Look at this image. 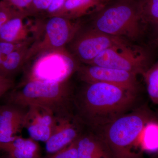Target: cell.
Instances as JSON below:
<instances>
[{
    "label": "cell",
    "mask_w": 158,
    "mask_h": 158,
    "mask_svg": "<svg viewBox=\"0 0 158 158\" xmlns=\"http://www.w3.org/2000/svg\"><path fill=\"white\" fill-rule=\"evenodd\" d=\"M135 93L107 83H86L77 99L80 116L91 126H106L123 115L134 102Z\"/></svg>",
    "instance_id": "obj_1"
},
{
    "label": "cell",
    "mask_w": 158,
    "mask_h": 158,
    "mask_svg": "<svg viewBox=\"0 0 158 158\" xmlns=\"http://www.w3.org/2000/svg\"><path fill=\"white\" fill-rule=\"evenodd\" d=\"M5 95L6 104L23 108L32 105L42 106L51 110L56 116L70 114L68 107L71 90L68 81H25Z\"/></svg>",
    "instance_id": "obj_2"
},
{
    "label": "cell",
    "mask_w": 158,
    "mask_h": 158,
    "mask_svg": "<svg viewBox=\"0 0 158 158\" xmlns=\"http://www.w3.org/2000/svg\"><path fill=\"white\" fill-rule=\"evenodd\" d=\"M91 15L93 28L129 41L140 38L147 25L141 17L137 0H110Z\"/></svg>",
    "instance_id": "obj_3"
},
{
    "label": "cell",
    "mask_w": 158,
    "mask_h": 158,
    "mask_svg": "<svg viewBox=\"0 0 158 158\" xmlns=\"http://www.w3.org/2000/svg\"><path fill=\"white\" fill-rule=\"evenodd\" d=\"M156 118L148 109L143 108L122 115L105 126L103 141L112 158H138L134 148L140 146L144 129Z\"/></svg>",
    "instance_id": "obj_4"
},
{
    "label": "cell",
    "mask_w": 158,
    "mask_h": 158,
    "mask_svg": "<svg viewBox=\"0 0 158 158\" xmlns=\"http://www.w3.org/2000/svg\"><path fill=\"white\" fill-rule=\"evenodd\" d=\"M43 20L36 39L29 47L26 64L44 53L65 48L82 24L79 22L58 16Z\"/></svg>",
    "instance_id": "obj_5"
},
{
    "label": "cell",
    "mask_w": 158,
    "mask_h": 158,
    "mask_svg": "<svg viewBox=\"0 0 158 158\" xmlns=\"http://www.w3.org/2000/svg\"><path fill=\"white\" fill-rule=\"evenodd\" d=\"M65 48L49 51L36 57L25 80L45 81H67L79 66Z\"/></svg>",
    "instance_id": "obj_6"
},
{
    "label": "cell",
    "mask_w": 158,
    "mask_h": 158,
    "mask_svg": "<svg viewBox=\"0 0 158 158\" xmlns=\"http://www.w3.org/2000/svg\"><path fill=\"white\" fill-rule=\"evenodd\" d=\"M129 42L124 38L106 34L91 27L84 29L82 26L68 44L69 52L74 58L88 65L106 50Z\"/></svg>",
    "instance_id": "obj_7"
},
{
    "label": "cell",
    "mask_w": 158,
    "mask_h": 158,
    "mask_svg": "<svg viewBox=\"0 0 158 158\" xmlns=\"http://www.w3.org/2000/svg\"><path fill=\"white\" fill-rule=\"evenodd\" d=\"M148 55L144 49L129 42L106 50L88 65L143 74L148 68Z\"/></svg>",
    "instance_id": "obj_8"
},
{
    "label": "cell",
    "mask_w": 158,
    "mask_h": 158,
    "mask_svg": "<svg viewBox=\"0 0 158 158\" xmlns=\"http://www.w3.org/2000/svg\"><path fill=\"white\" fill-rule=\"evenodd\" d=\"M77 71L80 79L86 83L102 82L135 92L137 90V75L132 73L89 65L79 66Z\"/></svg>",
    "instance_id": "obj_9"
},
{
    "label": "cell",
    "mask_w": 158,
    "mask_h": 158,
    "mask_svg": "<svg viewBox=\"0 0 158 158\" xmlns=\"http://www.w3.org/2000/svg\"><path fill=\"white\" fill-rule=\"evenodd\" d=\"M56 116L51 110L38 105L27 107L23 120V128L27 131L30 138L37 141L45 142L50 137Z\"/></svg>",
    "instance_id": "obj_10"
},
{
    "label": "cell",
    "mask_w": 158,
    "mask_h": 158,
    "mask_svg": "<svg viewBox=\"0 0 158 158\" xmlns=\"http://www.w3.org/2000/svg\"><path fill=\"white\" fill-rule=\"evenodd\" d=\"M77 122L70 114L56 116L52 132L45 142L48 154H52L71 144L81 135Z\"/></svg>",
    "instance_id": "obj_11"
},
{
    "label": "cell",
    "mask_w": 158,
    "mask_h": 158,
    "mask_svg": "<svg viewBox=\"0 0 158 158\" xmlns=\"http://www.w3.org/2000/svg\"><path fill=\"white\" fill-rule=\"evenodd\" d=\"M27 16L18 15L8 21L0 30V41L32 44L40 29L42 19H38L34 23H27L25 20Z\"/></svg>",
    "instance_id": "obj_12"
},
{
    "label": "cell",
    "mask_w": 158,
    "mask_h": 158,
    "mask_svg": "<svg viewBox=\"0 0 158 158\" xmlns=\"http://www.w3.org/2000/svg\"><path fill=\"white\" fill-rule=\"evenodd\" d=\"M27 108L6 104L0 105V144L12 141L23 128Z\"/></svg>",
    "instance_id": "obj_13"
},
{
    "label": "cell",
    "mask_w": 158,
    "mask_h": 158,
    "mask_svg": "<svg viewBox=\"0 0 158 158\" xmlns=\"http://www.w3.org/2000/svg\"><path fill=\"white\" fill-rule=\"evenodd\" d=\"M110 0H65L59 11L53 16L76 20L96 13L105 7Z\"/></svg>",
    "instance_id": "obj_14"
},
{
    "label": "cell",
    "mask_w": 158,
    "mask_h": 158,
    "mask_svg": "<svg viewBox=\"0 0 158 158\" xmlns=\"http://www.w3.org/2000/svg\"><path fill=\"white\" fill-rule=\"evenodd\" d=\"M3 151L14 158H41L39 144L32 138L17 136L8 143L0 144Z\"/></svg>",
    "instance_id": "obj_15"
},
{
    "label": "cell",
    "mask_w": 158,
    "mask_h": 158,
    "mask_svg": "<svg viewBox=\"0 0 158 158\" xmlns=\"http://www.w3.org/2000/svg\"><path fill=\"white\" fill-rule=\"evenodd\" d=\"M78 158H111L103 141L90 135H81L78 139Z\"/></svg>",
    "instance_id": "obj_16"
},
{
    "label": "cell",
    "mask_w": 158,
    "mask_h": 158,
    "mask_svg": "<svg viewBox=\"0 0 158 158\" xmlns=\"http://www.w3.org/2000/svg\"><path fill=\"white\" fill-rule=\"evenodd\" d=\"M30 46H26L6 56L0 71V76L13 79V76L23 68L26 64Z\"/></svg>",
    "instance_id": "obj_17"
},
{
    "label": "cell",
    "mask_w": 158,
    "mask_h": 158,
    "mask_svg": "<svg viewBox=\"0 0 158 158\" xmlns=\"http://www.w3.org/2000/svg\"><path fill=\"white\" fill-rule=\"evenodd\" d=\"M156 118L147 124L140 140L141 149L150 152L158 151V123L156 120Z\"/></svg>",
    "instance_id": "obj_18"
},
{
    "label": "cell",
    "mask_w": 158,
    "mask_h": 158,
    "mask_svg": "<svg viewBox=\"0 0 158 158\" xmlns=\"http://www.w3.org/2000/svg\"><path fill=\"white\" fill-rule=\"evenodd\" d=\"M142 19L146 24L158 25V0H137Z\"/></svg>",
    "instance_id": "obj_19"
},
{
    "label": "cell",
    "mask_w": 158,
    "mask_h": 158,
    "mask_svg": "<svg viewBox=\"0 0 158 158\" xmlns=\"http://www.w3.org/2000/svg\"><path fill=\"white\" fill-rule=\"evenodd\" d=\"M143 75L148 96L154 103L158 105V61Z\"/></svg>",
    "instance_id": "obj_20"
},
{
    "label": "cell",
    "mask_w": 158,
    "mask_h": 158,
    "mask_svg": "<svg viewBox=\"0 0 158 158\" xmlns=\"http://www.w3.org/2000/svg\"><path fill=\"white\" fill-rule=\"evenodd\" d=\"M1 2L17 14L31 16L33 0H1Z\"/></svg>",
    "instance_id": "obj_21"
},
{
    "label": "cell",
    "mask_w": 158,
    "mask_h": 158,
    "mask_svg": "<svg viewBox=\"0 0 158 158\" xmlns=\"http://www.w3.org/2000/svg\"><path fill=\"white\" fill-rule=\"evenodd\" d=\"M78 138L66 147L54 153L48 155L45 158H78L77 143Z\"/></svg>",
    "instance_id": "obj_22"
},
{
    "label": "cell",
    "mask_w": 158,
    "mask_h": 158,
    "mask_svg": "<svg viewBox=\"0 0 158 158\" xmlns=\"http://www.w3.org/2000/svg\"><path fill=\"white\" fill-rule=\"evenodd\" d=\"M31 44L29 43H13L0 41V52L4 56H8L19 49Z\"/></svg>",
    "instance_id": "obj_23"
},
{
    "label": "cell",
    "mask_w": 158,
    "mask_h": 158,
    "mask_svg": "<svg viewBox=\"0 0 158 158\" xmlns=\"http://www.w3.org/2000/svg\"><path fill=\"white\" fill-rule=\"evenodd\" d=\"M52 0H33L30 15L33 16L42 12L46 13Z\"/></svg>",
    "instance_id": "obj_24"
},
{
    "label": "cell",
    "mask_w": 158,
    "mask_h": 158,
    "mask_svg": "<svg viewBox=\"0 0 158 158\" xmlns=\"http://www.w3.org/2000/svg\"><path fill=\"white\" fill-rule=\"evenodd\" d=\"M18 15L20 14L15 12L1 2L0 3V30L11 18Z\"/></svg>",
    "instance_id": "obj_25"
},
{
    "label": "cell",
    "mask_w": 158,
    "mask_h": 158,
    "mask_svg": "<svg viewBox=\"0 0 158 158\" xmlns=\"http://www.w3.org/2000/svg\"><path fill=\"white\" fill-rule=\"evenodd\" d=\"M13 79L5 78L0 81V97L6 94L15 87Z\"/></svg>",
    "instance_id": "obj_26"
},
{
    "label": "cell",
    "mask_w": 158,
    "mask_h": 158,
    "mask_svg": "<svg viewBox=\"0 0 158 158\" xmlns=\"http://www.w3.org/2000/svg\"><path fill=\"white\" fill-rule=\"evenodd\" d=\"M65 0H52L46 12L48 17L52 16L62 8Z\"/></svg>",
    "instance_id": "obj_27"
},
{
    "label": "cell",
    "mask_w": 158,
    "mask_h": 158,
    "mask_svg": "<svg viewBox=\"0 0 158 158\" xmlns=\"http://www.w3.org/2000/svg\"><path fill=\"white\" fill-rule=\"evenodd\" d=\"M5 57H6V56H4L0 52V71H1V69H2V66Z\"/></svg>",
    "instance_id": "obj_28"
},
{
    "label": "cell",
    "mask_w": 158,
    "mask_h": 158,
    "mask_svg": "<svg viewBox=\"0 0 158 158\" xmlns=\"http://www.w3.org/2000/svg\"><path fill=\"white\" fill-rule=\"evenodd\" d=\"M4 158H13V157L9 155L8 154H7V155H6V156Z\"/></svg>",
    "instance_id": "obj_29"
},
{
    "label": "cell",
    "mask_w": 158,
    "mask_h": 158,
    "mask_svg": "<svg viewBox=\"0 0 158 158\" xmlns=\"http://www.w3.org/2000/svg\"><path fill=\"white\" fill-rule=\"evenodd\" d=\"M155 27L156 28V31L157 32V36H158V25H157Z\"/></svg>",
    "instance_id": "obj_30"
},
{
    "label": "cell",
    "mask_w": 158,
    "mask_h": 158,
    "mask_svg": "<svg viewBox=\"0 0 158 158\" xmlns=\"http://www.w3.org/2000/svg\"><path fill=\"white\" fill-rule=\"evenodd\" d=\"M5 77H4L0 76V81L2 80H3V79L5 78Z\"/></svg>",
    "instance_id": "obj_31"
},
{
    "label": "cell",
    "mask_w": 158,
    "mask_h": 158,
    "mask_svg": "<svg viewBox=\"0 0 158 158\" xmlns=\"http://www.w3.org/2000/svg\"><path fill=\"white\" fill-rule=\"evenodd\" d=\"M157 118L158 119V112L157 113Z\"/></svg>",
    "instance_id": "obj_32"
},
{
    "label": "cell",
    "mask_w": 158,
    "mask_h": 158,
    "mask_svg": "<svg viewBox=\"0 0 158 158\" xmlns=\"http://www.w3.org/2000/svg\"><path fill=\"white\" fill-rule=\"evenodd\" d=\"M1 0H0V3H1Z\"/></svg>",
    "instance_id": "obj_33"
}]
</instances>
